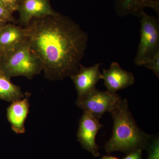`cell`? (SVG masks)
Segmentation results:
<instances>
[{
    "label": "cell",
    "mask_w": 159,
    "mask_h": 159,
    "mask_svg": "<svg viewBox=\"0 0 159 159\" xmlns=\"http://www.w3.org/2000/svg\"><path fill=\"white\" fill-rule=\"evenodd\" d=\"M24 27L30 48L41 61L47 79L63 80L77 72L89 40L79 24L59 13L33 19Z\"/></svg>",
    "instance_id": "obj_1"
},
{
    "label": "cell",
    "mask_w": 159,
    "mask_h": 159,
    "mask_svg": "<svg viewBox=\"0 0 159 159\" xmlns=\"http://www.w3.org/2000/svg\"><path fill=\"white\" fill-rule=\"evenodd\" d=\"M111 114L114 125L111 137L104 146L107 153L119 151L127 154L146 148L153 135L139 128L129 111L127 99H122Z\"/></svg>",
    "instance_id": "obj_2"
},
{
    "label": "cell",
    "mask_w": 159,
    "mask_h": 159,
    "mask_svg": "<svg viewBox=\"0 0 159 159\" xmlns=\"http://www.w3.org/2000/svg\"><path fill=\"white\" fill-rule=\"evenodd\" d=\"M42 70L41 61L31 51L27 39L12 51L0 54V74L9 79L20 76L32 79Z\"/></svg>",
    "instance_id": "obj_3"
},
{
    "label": "cell",
    "mask_w": 159,
    "mask_h": 159,
    "mask_svg": "<svg viewBox=\"0 0 159 159\" xmlns=\"http://www.w3.org/2000/svg\"><path fill=\"white\" fill-rule=\"evenodd\" d=\"M140 19V40L134 62L143 66L159 53V22L157 18L151 16L145 11Z\"/></svg>",
    "instance_id": "obj_4"
},
{
    "label": "cell",
    "mask_w": 159,
    "mask_h": 159,
    "mask_svg": "<svg viewBox=\"0 0 159 159\" xmlns=\"http://www.w3.org/2000/svg\"><path fill=\"white\" fill-rule=\"evenodd\" d=\"M122 99L116 93L101 91L97 89L82 97H77L76 105L99 120L107 112L111 113L120 104Z\"/></svg>",
    "instance_id": "obj_5"
},
{
    "label": "cell",
    "mask_w": 159,
    "mask_h": 159,
    "mask_svg": "<svg viewBox=\"0 0 159 159\" xmlns=\"http://www.w3.org/2000/svg\"><path fill=\"white\" fill-rule=\"evenodd\" d=\"M103 125L93 115L84 111L80 119L77 136L83 148L91 152L95 157H99V147L96 142L98 131Z\"/></svg>",
    "instance_id": "obj_6"
},
{
    "label": "cell",
    "mask_w": 159,
    "mask_h": 159,
    "mask_svg": "<svg viewBox=\"0 0 159 159\" xmlns=\"http://www.w3.org/2000/svg\"><path fill=\"white\" fill-rule=\"evenodd\" d=\"M17 11L19 13L18 25L24 27L33 19L59 13L52 8L50 0H19Z\"/></svg>",
    "instance_id": "obj_7"
},
{
    "label": "cell",
    "mask_w": 159,
    "mask_h": 159,
    "mask_svg": "<svg viewBox=\"0 0 159 159\" xmlns=\"http://www.w3.org/2000/svg\"><path fill=\"white\" fill-rule=\"evenodd\" d=\"M100 66L99 63L90 67L81 64L77 72L70 76L75 85L78 97L84 96L96 89V84L102 78L99 70Z\"/></svg>",
    "instance_id": "obj_8"
},
{
    "label": "cell",
    "mask_w": 159,
    "mask_h": 159,
    "mask_svg": "<svg viewBox=\"0 0 159 159\" xmlns=\"http://www.w3.org/2000/svg\"><path fill=\"white\" fill-rule=\"evenodd\" d=\"M102 77L107 91L111 93L127 88L135 82L134 74L123 70L117 62L112 63L108 70L103 69Z\"/></svg>",
    "instance_id": "obj_9"
},
{
    "label": "cell",
    "mask_w": 159,
    "mask_h": 159,
    "mask_svg": "<svg viewBox=\"0 0 159 159\" xmlns=\"http://www.w3.org/2000/svg\"><path fill=\"white\" fill-rule=\"evenodd\" d=\"M29 96L11 102L7 109V118L11 129L16 134L25 132V122L29 114Z\"/></svg>",
    "instance_id": "obj_10"
},
{
    "label": "cell",
    "mask_w": 159,
    "mask_h": 159,
    "mask_svg": "<svg viewBox=\"0 0 159 159\" xmlns=\"http://www.w3.org/2000/svg\"><path fill=\"white\" fill-rule=\"evenodd\" d=\"M114 6L116 13L122 17L128 15L140 17L146 8L159 15V0H115Z\"/></svg>",
    "instance_id": "obj_11"
},
{
    "label": "cell",
    "mask_w": 159,
    "mask_h": 159,
    "mask_svg": "<svg viewBox=\"0 0 159 159\" xmlns=\"http://www.w3.org/2000/svg\"><path fill=\"white\" fill-rule=\"evenodd\" d=\"M27 39L25 27L7 23L0 30V54L14 50Z\"/></svg>",
    "instance_id": "obj_12"
},
{
    "label": "cell",
    "mask_w": 159,
    "mask_h": 159,
    "mask_svg": "<svg viewBox=\"0 0 159 159\" xmlns=\"http://www.w3.org/2000/svg\"><path fill=\"white\" fill-rule=\"evenodd\" d=\"M25 96L20 86L0 74V99L11 102L22 99Z\"/></svg>",
    "instance_id": "obj_13"
},
{
    "label": "cell",
    "mask_w": 159,
    "mask_h": 159,
    "mask_svg": "<svg viewBox=\"0 0 159 159\" xmlns=\"http://www.w3.org/2000/svg\"><path fill=\"white\" fill-rule=\"evenodd\" d=\"M0 22L5 23H12L17 24V20L13 16L12 13L8 11L0 3Z\"/></svg>",
    "instance_id": "obj_14"
},
{
    "label": "cell",
    "mask_w": 159,
    "mask_h": 159,
    "mask_svg": "<svg viewBox=\"0 0 159 159\" xmlns=\"http://www.w3.org/2000/svg\"><path fill=\"white\" fill-rule=\"evenodd\" d=\"M148 154L147 159H159V140L158 137L155 138L148 145Z\"/></svg>",
    "instance_id": "obj_15"
},
{
    "label": "cell",
    "mask_w": 159,
    "mask_h": 159,
    "mask_svg": "<svg viewBox=\"0 0 159 159\" xmlns=\"http://www.w3.org/2000/svg\"><path fill=\"white\" fill-rule=\"evenodd\" d=\"M143 66L152 71L157 77H159V53L156 54Z\"/></svg>",
    "instance_id": "obj_16"
},
{
    "label": "cell",
    "mask_w": 159,
    "mask_h": 159,
    "mask_svg": "<svg viewBox=\"0 0 159 159\" xmlns=\"http://www.w3.org/2000/svg\"><path fill=\"white\" fill-rule=\"evenodd\" d=\"M0 3L13 14L15 11H17L19 0H0Z\"/></svg>",
    "instance_id": "obj_17"
},
{
    "label": "cell",
    "mask_w": 159,
    "mask_h": 159,
    "mask_svg": "<svg viewBox=\"0 0 159 159\" xmlns=\"http://www.w3.org/2000/svg\"><path fill=\"white\" fill-rule=\"evenodd\" d=\"M126 154L123 159H142V149H135Z\"/></svg>",
    "instance_id": "obj_18"
},
{
    "label": "cell",
    "mask_w": 159,
    "mask_h": 159,
    "mask_svg": "<svg viewBox=\"0 0 159 159\" xmlns=\"http://www.w3.org/2000/svg\"><path fill=\"white\" fill-rule=\"evenodd\" d=\"M101 159H119L116 157L113 156H104Z\"/></svg>",
    "instance_id": "obj_19"
},
{
    "label": "cell",
    "mask_w": 159,
    "mask_h": 159,
    "mask_svg": "<svg viewBox=\"0 0 159 159\" xmlns=\"http://www.w3.org/2000/svg\"><path fill=\"white\" fill-rule=\"evenodd\" d=\"M6 24H7V23L1 22H0V30L2 29V28L4 27V25H5Z\"/></svg>",
    "instance_id": "obj_20"
}]
</instances>
